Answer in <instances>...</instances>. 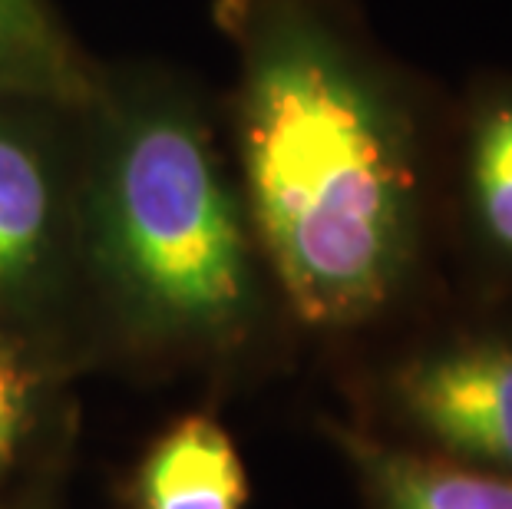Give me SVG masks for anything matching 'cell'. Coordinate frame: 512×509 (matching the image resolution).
<instances>
[{
    "instance_id": "8992f818",
    "label": "cell",
    "mask_w": 512,
    "mask_h": 509,
    "mask_svg": "<svg viewBox=\"0 0 512 509\" xmlns=\"http://www.w3.org/2000/svg\"><path fill=\"white\" fill-rule=\"evenodd\" d=\"M248 480L228 433L209 417H185L149 453L139 476L143 509H242Z\"/></svg>"
},
{
    "instance_id": "3957f363",
    "label": "cell",
    "mask_w": 512,
    "mask_h": 509,
    "mask_svg": "<svg viewBox=\"0 0 512 509\" xmlns=\"http://www.w3.org/2000/svg\"><path fill=\"white\" fill-rule=\"evenodd\" d=\"M410 417L443 447L512 476V344H466L400 374Z\"/></svg>"
},
{
    "instance_id": "9c48e42d",
    "label": "cell",
    "mask_w": 512,
    "mask_h": 509,
    "mask_svg": "<svg viewBox=\"0 0 512 509\" xmlns=\"http://www.w3.org/2000/svg\"><path fill=\"white\" fill-rule=\"evenodd\" d=\"M34 371L14 344L0 338V467L14 453L34 404Z\"/></svg>"
},
{
    "instance_id": "5b68a950",
    "label": "cell",
    "mask_w": 512,
    "mask_h": 509,
    "mask_svg": "<svg viewBox=\"0 0 512 509\" xmlns=\"http://www.w3.org/2000/svg\"><path fill=\"white\" fill-rule=\"evenodd\" d=\"M100 83L43 0H0V96L86 110Z\"/></svg>"
},
{
    "instance_id": "ba28073f",
    "label": "cell",
    "mask_w": 512,
    "mask_h": 509,
    "mask_svg": "<svg viewBox=\"0 0 512 509\" xmlns=\"http://www.w3.org/2000/svg\"><path fill=\"white\" fill-rule=\"evenodd\" d=\"M470 182L486 238L512 255V103L489 110L476 126Z\"/></svg>"
},
{
    "instance_id": "6da1fadb",
    "label": "cell",
    "mask_w": 512,
    "mask_h": 509,
    "mask_svg": "<svg viewBox=\"0 0 512 509\" xmlns=\"http://www.w3.org/2000/svg\"><path fill=\"white\" fill-rule=\"evenodd\" d=\"M222 24L238 47V159L268 262L301 321H364L410 255L407 123L301 0H225Z\"/></svg>"
},
{
    "instance_id": "277c9868",
    "label": "cell",
    "mask_w": 512,
    "mask_h": 509,
    "mask_svg": "<svg viewBox=\"0 0 512 509\" xmlns=\"http://www.w3.org/2000/svg\"><path fill=\"white\" fill-rule=\"evenodd\" d=\"M40 110L47 103L0 96V288L24 285L57 232L60 156Z\"/></svg>"
},
{
    "instance_id": "52a82bcc",
    "label": "cell",
    "mask_w": 512,
    "mask_h": 509,
    "mask_svg": "<svg viewBox=\"0 0 512 509\" xmlns=\"http://www.w3.org/2000/svg\"><path fill=\"white\" fill-rule=\"evenodd\" d=\"M384 509H512V476L400 450L357 447Z\"/></svg>"
},
{
    "instance_id": "7a4b0ae2",
    "label": "cell",
    "mask_w": 512,
    "mask_h": 509,
    "mask_svg": "<svg viewBox=\"0 0 512 509\" xmlns=\"http://www.w3.org/2000/svg\"><path fill=\"white\" fill-rule=\"evenodd\" d=\"M106 262L152 318L212 331L248 301L238 202L199 113L166 86L93 96Z\"/></svg>"
}]
</instances>
